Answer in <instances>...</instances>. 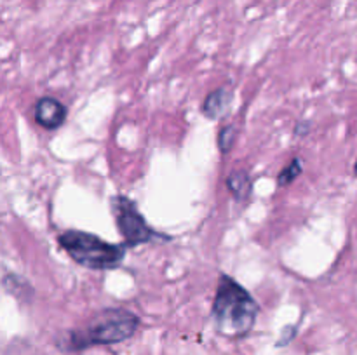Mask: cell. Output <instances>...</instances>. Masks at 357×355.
<instances>
[{
    "mask_svg": "<svg viewBox=\"0 0 357 355\" xmlns=\"http://www.w3.org/2000/svg\"><path fill=\"white\" fill-rule=\"evenodd\" d=\"M218 333L230 338H243L253 329L258 305L253 296L229 275H222L211 310Z\"/></svg>",
    "mask_w": 357,
    "mask_h": 355,
    "instance_id": "cell-1",
    "label": "cell"
},
{
    "mask_svg": "<svg viewBox=\"0 0 357 355\" xmlns=\"http://www.w3.org/2000/svg\"><path fill=\"white\" fill-rule=\"evenodd\" d=\"M139 319L126 308H107L96 313L82 329L68 334V350H84L96 345H114L136 333Z\"/></svg>",
    "mask_w": 357,
    "mask_h": 355,
    "instance_id": "cell-2",
    "label": "cell"
},
{
    "mask_svg": "<svg viewBox=\"0 0 357 355\" xmlns=\"http://www.w3.org/2000/svg\"><path fill=\"white\" fill-rule=\"evenodd\" d=\"M58 242L75 263L91 270H114L126 256L122 244H110L80 230H66L58 237Z\"/></svg>",
    "mask_w": 357,
    "mask_h": 355,
    "instance_id": "cell-3",
    "label": "cell"
},
{
    "mask_svg": "<svg viewBox=\"0 0 357 355\" xmlns=\"http://www.w3.org/2000/svg\"><path fill=\"white\" fill-rule=\"evenodd\" d=\"M110 204L119 232L126 240V246L135 247L153 240L157 233L150 228L131 198L124 197V195H115L112 197Z\"/></svg>",
    "mask_w": 357,
    "mask_h": 355,
    "instance_id": "cell-4",
    "label": "cell"
},
{
    "mask_svg": "<svg viewBox=\"0 0 357 355\" xmlns=\"http://www.w3.org/2000/svg\"><path fill=\"white\" fill-rule=\"evenodd\" d=\"M35 122L44 129H56L63 125L66 118V106L56 97H40L33 110Z\"/></svg>",
    "mask_w": 357,
    "mask_h": 355,
    "instance_id": "cell-5",
    "label": "cell"
},
{
    "mask_svg": "<svg viewBox=\"0 0 357 355\" xmlns=\"http://www.w3.org/2000/svg\"><path fill=\"white\" fill-rule=\"evenodd\" d=\"M230 103H232V94L227 89H223V87H220V89L208 94L204 104H202V111H204L206 117L220 118L227 113Z\"/></svg>",
    "mask_w": 357,
    "mask_h": 355,
    "instance_id": "cell-6",
    "label": "cell"
},
{
    "mask_svg": "<svg viewBox=\"0 0 357 355\" xmlns=\"http://www.w3.org/2000/svg\"><path fill=\"white\" fill-rule=\"evenodd\" d=\"M227 187H229V190L232 191L237 200H246L251 195V190H253L250 174L244 173V171H237V173L230 174L227 178Z\"/></svg>",
    "mask_w": 357,
    "mask_h": 355,
    "instance_id": "cell-7",
    "label": "cell"
},
{
    "mask_svg": "<svg viewBox=\"0 0 357 355\" xmlns=\"http://www.w3.org/2000/svg\"><path fill=\"white\" fill-rule=\"evenodd\" d=\"M302 171H303L302 159H298V157H296V159H293L291 162H289L288 166H286L284 169L279 173L278 184H279V187H288L289 183H293V181H295L296 178L302 174Z\"/></svg>",
    "mask_w": 357,
    "mask_h": 355,
    "instance_id": "cell-8",
    "label": "cell"
},
{
    "mask_svg": "<svg viewBox=\"0 0 357 355\" xmlns=\"http://www.w3.org/2000/svg\"><path fill=\"white\" fill-rule=\"evenodd\" d=\"M236 138H237V129L236 125H225V127H222V131H220L218 134V148L222 153H229L230 150H232L234 143H236Z\"/></svg>",
    "mask_w": 357,
    "mask_h": 355,
    "instance_id": "cell-9",
    "label": "cell"
},
{
    "mask_svg": "<svg viewBox=\"0 0 357 355\" xmlns=\"http://www.w3.org/2000/svg\"><path fill=\"white\" fill-rule=\"evenodd\" d=\"M307 131H309V124H303L296 127V132H298V134H302V132H307Z\"/></svg>",
    "mask_w": 357,
    "mask_h": 355,
    "instance_id": "cell-10",
    "label": "cell"
},
{
    "mask_svg": "<svg viewBox=\"0 0 357 355\" xmlns=\"http://www.w3.org/2000/svg\"><path fill=\"white\" fill-rule=\"evenodd\" d=\"M354 174L357 176V160H356V164H354Z\"/></svg>",
    "mask_w": 357,
    "mask_h": 355,
    "instance_id": "cell-11",
    "label": "cell"
}]
</instances>
